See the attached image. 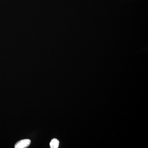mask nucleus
<instances>
[{
	"label": "nucleus",
	"mask_w": 148,
	"mask_h": 148,
	"mask_svg": "<svg viewBox=\"0 0 148 148\" xmlns=\"http://www.w3.org/2000/svg\"><path fill=\"white\" fill-rule=\"evenodd\" d=\"M31 141L29 139H24L20 140L15 144L14 147L15 148H27L30 145Z\"/></svg>",
	"instance_id": "1"
},
{
	"label": "nucleus",
	"mask_w": 148,
	"mask_h": 148,
	"mask_svg": "<svg viewBox=\"0 0 148 148\" xmlns=\"http://www.w3.org/2000/svg\"><path fill=\"white\" fill-rule=\"evenodd\" d=\"M59 142L56 139H53L51 140L49 144L50 148H57L59 147Z\"/></svg>",
	"instance_id": "2"
}]
</instances>
